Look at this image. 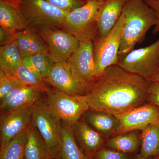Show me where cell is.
<instances>
[{"instance_id":"1","label":"cell","mask_w":159,"mask_h":159,"mask_svg":"<svg viewBox=\"0 0 159 159\" xmlns=\"http://www.w3.org/2000/svg\"><path fill=\"white\" fill-rule=\"evenodd\" d=\"M151 83L116 65L107 68L84 96L90 109L116 115L147 103Z\"/></svg>"},{"instance_id":"2","label":"cell","mask_w":159,"mask_h":159,"mask_svg":"<svg viewBox=\"0 0 159 159\" xmlns=\"http://www.w3.org/2000/svg\"><path fill=\"white\" fill-rule=\"evenodd\" d=\"M122 14L125 23L119 58L134 50L137 44L142 43L148 30L157 22L155 12L144 0H127Z\"/></svg>"},{"instance_id":"3","label":"cell","mask_w":159,"mask_h":159,"mask_svg":"<svg viewBox=\"0 0 159 159\" xmlns=\"http://www.w3.org/2000/svg\"><path fill=\"white\" fill-rule=\"evenodd\" d=\"M105 1L87 0L67 14L61 29L80 42L93 40L99 34L97 22Z\"/></svg>"},{"instance_id":"4","label":"cell","mask_w":159,"mask_h":159,"mask_svg":"<svg viewBox=\"0 0 159 159\" xmlns=\"http://www.w3.org/2000/svg\"><path fill=\"white\" fill-rule=\"evenodd\" d=\"M125 23V17L122 13L106 36L102 37L98 34L93 40L94 60L99 78L109 67L118 64Z\"/></svg>"},{"instance_id":"5","label":"cell","mask_w":159,"mask_h":159,"mask_svg":"<svg viewBox=\"0 0 159 159\" xmlns=\"http://www.w3.org/2000/svg\"><path fill=\"white\" fill-rule=\"evenodd\" d=\"M45 94V100L50 111L71 127L90 110L84 96H71L56 89Z\"/></svg>"},{"instance_id":"6","label":"cell","mask_w":159,"mask_h":159,"mask_svg":"<svg viewBox=\"0 0 159 159\" xmlns=\"http://www.w3.org/2000/svg\"><path fill=\"white\" fill-rule=\"evenodd\" d=\"M118 65L150 82L159 70V39L150 45L133 50L119 58Z\"/></svg>"},{"instance_id":"7","label":"cell","mask_w":159,"mask_h":159,"mask_svg":"<svg viewBox=\"0 0 159 159\" xmlns=\"http://www.w3.org/2000/svg\"><path fill=\"white\" fill-rule=\"evenodd\" d=\"M31 122L46 142L51 157H59L61 121L50 111L45 99H40L33 106Z\"/></svg>"},{"instance_id":"8","label":"cell","mask_w":159,"mask_h":159,"mask_svg":"<svg viewBox=\"0 0 159 159\" xmlns=\"http://www.w3.org/2000/svg\"><path fill=\"white\" fill-rule=\"evenodd\" d=\"M29 26L36 29L61 28L67 14L45 0H22L19 5Z\"/></svg>"},{"instance_id":"9","label":"cell","mask_w":159,"mask_h":159,"mask_svg":"<svg viewBox=\"0 0 159 159\" xmlns=\"http://www.w3.org/2000/svg\"><path fill=\"white\" fill-rule=\"evenodd\" d=\"M44 81L56 89L73 96H85L92 84L84 80L74 66L67 61L54 63Z\"/></svg>"},{"instance_id":"10","label":"cell","mask_w":159,"mask_h":159,"mask_svg":"<svg viewBox=\"0 0 159 159\" xmlns=\"http://www.w3.org/2000/svg\"><path fill=\"white\" fill-rule=\"evenodd\" d=\"M45 42L54 63L67 61L78 48L80 41L68 32L56 28L37 29Z\"/></svg>"},{"instance_id":"11","label":"cell","mask_w":159,"mask_h":159,"mask_svg":"<svg viewBox=\"0 0 159 159\" xmlns=\"http://www.w3.org/2000/svg\"><path fill=\"white\" fill-rule=\"evenodd\" d=\"M115 116L120 122L116 135L130 131L141 130L148 125L159 123V107L146 103L126 112Z\"/></svg>"},{"instance_id":"12","label":"cell","mask_w":159,"mask_h":159,"mask_svg":"<svg viewBox=\"0 0 159 159\" xmlns=\"http://www.w3.org/2000/svg\"><path fill=\"white\" fill-rule=\"evenodd\" d=\"M33 107L1 113L0 152L6 148L15 137L29 127L32 121Z\"/></svg>"},{"instance_id":"13","label":"cell","mask_w":159,"mask_h":159,"mask_svg":"<svg viewBox=\"0 0 159 159\" xmlns=\"http://www.w3.org/2000/svg\"><path fill=\"white\" fill-rule=\"evenodd\" d=\"M87 82L92 84L99 79L94 57L93 40L80 42L79 47L68 60Z\"/></svg>"},{"instance_id":"14","label":"cell","mask_w":159,"mask_h":159,"mask_svg":"<svg viewBox=\"0 0 159 159\" xmlns=\"http://www.w3.org/2000/svg\"><path fill=\"white\" fill-rule=\"evenodd\" d=\"M40 91L23 85L12 90L0 100L1 113L8 112L33 106L41 99Z\"/></svg>"},{"instance_id":"15","label":"cell","mask_w":159,"mask_h":159,"mask_svg":"<svg viewBox=\"0 0 159 159\" xmlns=\"http://www.w3.org/2000/svg\"><path fill=\"white\" fill-rule=\"evenodd\" d=\"M72 128L75 141L87 157H91L105 144V138L83 118H80Z\"/></svg>"},{"instance_id":"16","label":"cell","mask_w":159,"mask_h":159,"mask_svg":"<svg viewBox=\"0 0 159 159\" xmlns=\"http://www.w3.org/2000/svg\"><path fill=\"white\" fill-rule=\"evenodd\" d=\"M0 25L12 34L28 29L29 23L19 5L0 0Z\"/></svg>"},{"instance_id":"17","label":"cell","mask_w":159,"mask_h":159,"mask_svg":"<svg viewBox=\"0 0 159 159\" xmlns=\"http://www.w3.org/2000/svg\"><path fill=\"white\" fill-rule=\"evenodd\" d=\"M82 118L107 139L114 136L120 126L119 120L115 115L102 111L89 110Z\"/></svg>"},{"instance_id":"18","label":"cell","mask_w":159,"mask_h":159,"mask_svg":"<svg viewBox=\"0 0 159 159\" xmlns=\"http://www.w3.org/2000/svg\"><path fill=\"white\" fill-rule=\"evenodd\" d=\"M126 1L105 0L97 22L99 36H106L113 29L122 14Z\"/></svg>"},{"instance_id":"19","label":"cell","mask_w":159,"mask_h":159,"mask_svg":"<svg viewBox=\"0 0 159 159\" xmlns=\"http://www.w3.org/2000/svg\"><path fill=\"white\" fill-rule=\"evenodd\" d=\"M52 157L46 142L31 122L26 130L24 159H51Z\"/></svg>"},{"instance_id":"20","label":"cell","mask_w":159,"mask_h":159,"mask_svg":"<svg viewBox=\"0 0 159 159\" xmlns=\"http://www.w3.org/2000/svg\"><path fill=\"white\" fill-rule=\"evenodd\" d=\"M13 42L17 47L22 58L39 53L49 54L42 39L29 29L14 34Z\"/></svg>"},{"instance_id":"21","label":"cell","mask_w":159,"mask_h":159,"mask_svg":"<svg viewBox=\"0 0 159 159\" xmlns=\"http://www.w3.org/2000/svg\"><path fill=\"white\" fill-rule=\"evenodd\" d=\"M141 134V151L139 159H159V123L143 128Z\"/></svg>"},{"instance_id":"22","label":"cell","mask_w":159,"mask_h":159,"mask_svg":"<svg viewBox=\"0 0 159 159\" xmlns=\"http://www.w3.org/2000/svg\"><path fill=\"white\" fill-rule=\"evenodd\" d=\"M139 130H134L116 135L107 139L106 146L125 154L134 153L141 144V134Z\"/></svg>"},{"instance_id":"23","label":"cell","mask_w":159,"mask_h":159,"mask_svg":"<svg viewBox=\"0 0 159 159\" xmlns=\"http://www.w3.org/2000/svg\"><path fill=\"white\" fill-rule=\"evenodd\" d=\"M61 142L60 148L61 159H87L86 156L75 141L72 128L61 121Z\"/></svg>"},{"instance_id":"24","label":"cell","mask_w":159,"mask_h":159,"mask_svg":"<svg viewBox=\"0 0 159 159\" xmlns=\"http://www.w3.org/2000/svg\"><path fill=\"white\" fill-rule=\"evenodd\" d=\"M22 62V57L13 42L1 46L0 70L12 76L15 70Z\"/></svg>"},{"instance_id":"25","label":"cell","mask_w":159,"mask_h":159,"mask_svg":"<svg viewBox=\"0 0 159 159\" xmlns=\"http://www.w3.org/2000/svg\"><path fill=\"white\" fill-rule=\"evenodd\" d=\"M23 62L43 80L49 76L54 64L50 54L46 53L24 57Z\"/></svg>"},{"instance_id":"26","label":"cell","mask_w":159,"mask_h":159,"mask_svg":"<svg viewBox=\"0 0 159 159\" xmlns=\"http://www.w3.org/2000/svg\"><path fill=\"white\" fill-rule=\"evenodd\" d=\"M12 76L17 78L25 85L37 89L43 93H46L51 90L46 84V82L23 62L15 70Z\"/></svg>"},{"instance_id":"27","label":"cell","mask_w":159,"mask_h":159,"mask_svg":"<svg viewBox=\"0 0 159 159\" xmlns=\"http://www.w3.org/2000/svg\"><path fill=\"white\" fill-rule=\"evenodd\" d=\"M27 129L15 137L6 148L0 152V159H24Z\"/></svg>"},{"instance_id":"28","label":"cell","mask_w":159,"mask_h":159,"mask_svg":"<svg viewBox=\"0 0 159 159\" xmlns=\"http://www.w3.org/2000/svg\"><path fill=\"white\" fill-rule=\"evenodd\" d=\"M23 85L25 84L15 77L0 70V100L12 90Z\"/></svg>"},{"instance_id":"29","label":"cell","mask_w":159,"mask_h":159,"mask_svg":"<svg viewBox=\"0 0 159 159\" xmlns=\"http://www.w3.org/2000/svg\"><path fill=\"white\" fill-rule=\"evenodd\" d=\"M54 7L70 12L83 6L87 0H45Z\"/></svg>"},{"instance_id":"30","label":"cell","mask_w":159,"mask_h":159,"mask_svg":"<svg viewBox=\"0 0 159 159\" xmlns=\"http://www.w3.org/2000/svg\"><path fill=\"white\" fill-rule=\"evenodd\" d=\"M91 158L92 159H128V157L127 154L103 146Z\"/></svg>"},{"instance_id":"31","label":"cell","mask_w":159,"mask_h":159,"mask_svg":"<svg viewBox=\"0 0 159 159\" xmlns=\"http://www.w3.org/2000/svg\"><path fill=\"white\" fill-rule=\"evenodd\" d=\"M147 103L159 107V82L155 81L151 83Z\"/></svg>"},{"instance_id":"32","label":"cell","mask_w":159,"mask_h":159,"mask_svg":"<svg viewBox=\"0 0 159 159\" xmlns=\"http://www.w3.org/2000/svg\"><path fill=\"white\" fill-rule=\"evenodd\" d=\"M144 1L153 9L156 14L157 22L152 30V34L155 35L159 32V0H144Z\"/></svg>"},{"instance_id":"33","label":"cell","mask_w":159,"mask_h":159,"mask_svg":"<svg viewBox=\"0 0 159 159\" xmlns=\"http://www.w3.org/2000/svg\"><path fill=\"white\" fill-rule=\"evenodd\" d=\"M14 34L0 27V44L1 46L5 45L13 42Z\"/></svg>"},{"instance_id":"34","label":"cell","mask_w":159,"mask_h":159,"mask_svg":"<svg viewBox=\"0 0 159 159\" xmlns=\"http://www.w3.org/2000/svg\"><path fill=\"white\" fill-rule=\"evenodd\" d=\"M5 2H10L15 3V4L19 5L20 3L22 2V0H2Z\"/></svg>"},{"instance_id":"35","label":"cell","mask_w":159,"mask_h":159,"mask_svg":"<svg viewBox=\"0 0 159 159\" xmlns=\"http://www.w3.org/2000/svg\"><path fill=\"white\" fill-rule=\"evenodd\" d=\"M155 81L159 82V70L152 79V82H155Z\"/></svg>"},{"instance_id":"36","label":"cell","mask_w":159,"mask_h":159,"mask_svg":"<svg viewBox=\"0 0 159 159\" xmlns=\"http://www.w3.org/2000/svg\"><path fill=\"white\" fill-rule=\"evenodd\" d=\"M51 159H61L59 157H52Z\"/></svg>"},{"instance_id":"37","label":"cell","mask_w":159,"mask_h":159,"mask_svg":"<svg viewBox=\"0 0 159 159\" xmlns=\"http://www.w3.org/2000/svg\"><path fill=\"white\" fill-rule=\"evenodd\" d=\"M87 159H92L91 158V157H87Z\"/></svg>"},{"instance_id":"38","label":"cell","mask_w":159,"mask_h":159,"mask_svg":"<svg viewBox=\"0 0 159 159\" xmlns=\"http://www.w3.org/2000/svg\"><path fill=\"white\" fill-rule=\"evenodd\" d=\"M96 1H105V0H96Z\"/></svg>"},{"instance_id":"39","label":"cell","mask_w":159,"mask_h":159,"mask_svg":"<svg viewBox=\"0 0 159 159\" xmlns=\"http://www.w3.org/2000/svg\"><path fill=\"white\" fill-rule=\"evenodd\" d=\"M135 159H138V158L136 157V158Z\"/></svg>"},{"instance_id":"40","label":"cell","mask_w":159,"mask_h":159,"mask_svg":"<svg viewBox=\"0 0 159 159\" xmlns=\"http://www.w3.org/2000/svg\"><path fill=\"white\" fill-rule=\"evenodd\" d=\"M156 159V158H153V159Z\"/></svg>"}]
</instances>
